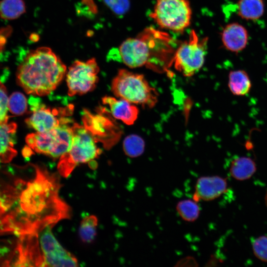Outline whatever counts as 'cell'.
<instances>
[{
  "instance_id": "obj_3",
  "label": "cell",
  "mask_w": 267,
  "mask_h": 267,
  "mask_svg": "<svg viewBox=\"0 0 267 267\" xmlns=\"http://www.w3.org/2000/svg\"><path fill=\"white\" fill-rule=\"evenodd\" d=\"M47 226L41 230L18 236L16 257L22 267H77V259L65 250Z\"/></svg>"
},
{
  "instance_id": "obj_4",
  "label": "cell",
  "mask_w": 267,
  "mask_h": 267,
  "mask_svg": "<svg viewBox=\"0 0 267 267\" xmlns=\"http://www.w3.org/2000/svg\"><path fill=\"white\" fill-rule=\"evenodd\" d=\"M72 128L71 147L60 157L57 165L59 174L65 178L68 177L78 164L89 162L101 153L96 144L97 138L85 126L74 123Z\"/></svg>"
},
{
  "instance_id": "obj_12",
  "label": "cell",
  "mask_w": 267,
  "mask_h": 267,
  "mask_svg": "<svg viewBox=\"0 0 267 267\" xmlns=\"http://www.w3.org/2000/svg\"><path fill=\"white\" fill-rule=\"evenodd\" d=\"M249 34L246 28L237 22L227 24L222 33V41L225 48L238 53L246 47Z\"/></svg>"
},
{
  "instance_id": "obj_14",
  "label": "cell",
  "mask_w": 267,
  "mask_h": 267,
  "mask_svg": "<svg viewBox=\"0 0 267 267\" xmlns=\"http://www.w3.org/2000/svg\"><path fill=\"white\" fill-rule=\"evenodd\" d=\"M17 129L14 122L0 124V163H9L16 155L14 147V136Z\"/></svg>"
},
{
  "instance_id": "obj_17",
  "label": "cell",
  "mask_w": 267,
  "mask_h": 267,
  "mask_svg": "<svg viewBox=\"0 0 267 267\" xmlns=\"http://www.w3.org/2000/svg\"><path fill=\"white\" fill-rule=\"evenodd\" d=\"M228 87L231 93L236 96H244L249 92L251 81L243 70L230 71L228 75Z\"/></svg>"
},
{
  "instance_id": "obj_25",
  "label": "cell",
  "mask_w": 267,
  "mask_h": 267,
  "mask_svg": "<svg viewBox=\"0 0 267 267\" xmlns=\"http://www.w3.org/2000/svg\"><path fill=\"white\" fill-rule=\"evenodd\" d=\"M105 5L117 15L126 13L129 9V0H103Z\"/></svg>"
},
{
  "instance_id": "obj_7",
  "label": "cell",
  "mask_w": 267,
  "mask_h": 267,
  "mask_svg": "<svg viewBox=\"0 0 267 267\" xmlns=\"http://www.w3.org/2000/svg\"><path fill=\"white\" fill-rule=\"evenodd\" d=\"M149 16L162 28L181 32L190 25L191 9L187 0H157Z\"/></svg>"
},
{
  "instance_id": "obj_9",
  "label": "cell",
  "mask_w": 267,
  "mask_h": 267,
  "mask_svg": "<svg viewBox=\"0 0 267 267\" xmlns=\"http://www.w3.org/2000/svg\"><path fill=\"white\" fill-rule=\"evenodd\" d=\"M39 98H34L30 102L33 113L26 119L25 122L30 128L39 133L50 131L59 126L70 124L72 121L68 117L73 113V107L70 105L65 108L47 107L40 103Z\"/></svg>"
},
{
  "instance_id": "obj_15",
  "label": "cell",
  "mask_w": 267,
  "mask_h": 267,
  "mask_svg": "<svg viewBox=\"0 0 267 267\" xmlns=\"http://www.w3.org/2000/svg\"><path fill=\"white\" fill-rule=\"evenodd\" d=\"M255 162L246 156L236 157L231 162L229 173L235 179L244 180L250 178L255 173Z\"/></svg>"
},
{
  "instance_id": "obj_21",
  "label": "cell",
  "mask_w": 267,
  "mask_h": 267,
  "mask_svg": "<svg viewBox=\"0 0 267 267\" xmlns=\"http://www.w3.org/2000/svg\"><path fill=\"white\" fill-rule=\"evenodd\" d=\"M97 219L95 216L86 217L81 222L79 234L82 240L86 243L91 242L96 235Z\"/></svg>"
},
{
  "instance_id": "obj_22",
  "label": "cell",
  "mask_w": 267,
  "mask_h": 267,
  "mask_svg": "<svg viewBox=\"0 0 267 267\" xmlns=\"http://www.w3.org/2000/svg\"><path fill=\"white\" fill-rule=\"evenodd\" d=\"M8 110L15 115H21L27 110V100L25 96L20 92L12 93L8 98Z\"/></svg>"
},
{
  "instance_id": "obj_19",
  "label": "cell",
  "mask_w": 267,
  "mask_h": 267,
  "mask_svg": "<svg viewBox=\"0 0 267 267\" xmlns=\"http://www.w3.org/2000/svg\"><path fill=\"white\" fill-rule=\"evenodd\" d=\"M176 211L180 218L187 222H193L199 218L200 207L197 202L192 199H183L176 205Z\"/></svg>"
},
{
  "instance_id": "obj_16",
  "label": "cell",
  "mask_w": 267,
  "mask_h": 267,
  "mask_svg": "<svg viewBox=\"0 0 267 267\" xmlns=\"http://www.w3.org/2000/svg\"><path fill=\"white\" fill-rule=\"evenodd\" d=\"M236 6L237 15L247 20H257L265 11L264 0H238Z\"/></svg>"
},
{
  "instance_id": "obj_11",
  "label": "cell",
  "mask_w": 267,
  "mask_h": 267,
  "mask_svg": "<svg viewBox=\"0 0 267 267\" xmlns=\"http://www.w3.org/2000/svg\"><path fill=\"white\" fill-rule=\"evenodd\" d=\"M227 189L226 179L218 176H202L196 182L193 199L197 202L212 201L223 194Z\"/></svg>"
},
{
  "instance_id": "obj_1",
  "label": "cell",
  "mask_w": 267,
  "mask_h": 267,
  "mask_svg": "<svg viewBox=\"0 0 267 267\" xmlns=\"http://www.w3.org/2000/svg\"><path fill=\"white\" fill-rule=\"evenodd\" d=\"M60 203L57 183L45 168H0V235L39 230L55 219Z\"/></svg>"
},
{
  "instance_id": "obj_20",
  "label": "cell",
  "mask_w": 267,
  "mask_h": 267,
  "mask_svg": "<svg viewBox=\"0 0 267 267\" xmlns=\"http://www.w3.org/2000/svg\"><path fill=\"white\" fill-rule=\"evenodd\" d=\"M123 149L125 154L130 157H137L144 152L145 143L139 136L131 134L127 136L123 141Z\"/></svg>"
},
{
  "instance_id": "obj_2",
  "label": "cell",
  "mask_w": 267,
  "mask_h": 267,
  "mask_svg": "<svg viewBox=\"0 0 267 267\" xmlns=\"http://www.w3.org/2000/svg\"><path fill=\"white\" fill-rule=\"evenodd\" d=\"M66 73L60 58L46 46L30 50L18 67L16 81L28 94L44 96L54 90Z\"/></svg>"
},
{
  "instance_id": "obj_5",
  "label": "cell",
  "mask_w": 267,
  "mask_h": 267,
  "mask_svg": "<svg viewBox=\"0 0 267 267\" xmlns=\"http://www.w3.org/2000/svg\"><path fill=\"white\" fill-rule=\"evenodd\" d=\"M112 90L115 96L143 107H153L158 101V93L142 74L120 69L113 79Z\"/></svg>"
},
{
  "instance_id": "obj_13",
  "label": "cell",
  "mask_w": 267,
  "mask_h": 267,
  "mask_svg": "<svg viewBox=\"0 0 267 267\" xmlns=\"http://www.w3.org/2000/svg\"><path fill=\"white\" fill-rule=\"evenodd\" d=\"M104 104L109 106L113 116L127 125H133L136 120L139 110L137 107L128 101L105 96L102 98Z\"/></svg>"
},
{
  "instance_id": "obj_10",
  "label": "cell",
  "mask_w": 267,
  "mask_h": 267,
  "mask_svg": "<svg viewBox=\"0 0 267 267\" xmlns=\"http://www.w3.org/2000/svg\"><path fill=\"white\" fill-rule=\"evenodd\" d=\"M99 71L94 58L86 61L75 60L69 68L66 75L68 95H82L92 90L98 82Z\"/></svg>"
},
{
  "instance_id": "obj_18",
  "label": "cell",
  "mask_w": 267,
  "mask_h": 267,
  "mask_svg": "<svg viewBox=\"0 0 267 267\" xmlns=\"http://www.w3.org/2000/svg\"><path fill=\"white\" fill-rule=\"evenodd\" d=\"M26 12L23 0H1L0 1V17L4 19L13 20Z\"/></svg>"
},
{
  "instance_id": "obj_24",
  "label": "cell",
  "mask_w": 267,
  "mask_h": 267,
  "mask_svg": "<svg viewBox=\"0 0 267 267\" xmlns=\"http://www.w3.org/2000/svg\"><path fill=\"white\" fill-rule=\"evenodd\" d=\"M8 97L6 87L0 81V124L8 122Z\"/></svg>"
},
{
  "instance_id": "obj_8",
  "label": "cell",
  "mask_w": 267,
  "mask_h": 267,
  "mask_svg": "<svg viewBox=\"0 0 267 267\" xmlns=\"http://www.w3.org/2000/svg\"><path fill=\"white\" fill-rule=\"evenodd\" d=\"M207 41V38L200 40L192 30L188 40L181 44L174 54L172 64L176 69L185 77L194 75L204 64Z\"/></svg>"
},
{
  "instance_id": "obj_6",
  "label": "cell",
  "mask_w": 267,
  "mask_h": 267,
  "mask_svg": "<svg viewBox=\"0 0 267 267\" xmlns=\"http://www.w3.org/2000/svg\"><path fill=\"white\" fill-rule=\"evenodd\" d=\"M69 124H62L44 133L30 134L26 137V142L36 152L53 158L60 157L72 143L73 131Z\"/></svg>"
},
{
  "instance_id": "obj_23",
  "label": "cell",
  "mask_w": 267,
  "mask_h": 267,
  "mask_svg": "<svg viewBox=\"0 0 267 267\" xmlns=\"http://www.w3.org/2000/svg\"><path fill=\"white\" fill-rule=\"evenodd\" d=\"M254 255L259 260L267 262V236H261L252 242Z\"/></svg>"
},
{
  "instance_id": "obj_26",
  "label": "cell",
  "mask_w": 267,
  "mask_h": 267,
  "mask_svg": "<svg viewBox=\"0 0 267 267\" xmlns=\"http://www.w3.org/2000/svg\"><path fill=\"white\" fill-rule=\"evenodd\" d=\"M265 203L267 207V191L266 194L265 196Z\"/></svg>"
}]
</instances>
